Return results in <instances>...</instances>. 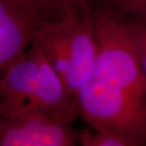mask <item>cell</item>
Listing matches in <instances>:
<instances>
[{"instance_id": "cell-1", "label": "cell", "mask_w": 146, "mask_h": 146, "mask_svg": "<svg viewBox=\"0 0 146 146\" xmlns=\"http://www.w3.org/2000/svg\"><path fill=\"white\" fill-rule=\"evenodd\" d=\"M98 54L76 96L78 116L92 129L124 136L134 146L146 143V76L124 22L91 2Z\"/></svg>"}, {"instance_id": "cell-2", "label": "cell", "mask_w": 146, "mask_h": 146, "mask_svg": "<svg viewBox=\"0 0 146 146\" xmlns=\"http://www.w3.org/2000/svg\"><path fill=\"white\" fill-rule=\"evenodd\" d=\"M32 42L42 53L76 98L89 76L98 54L94 7L90 0L38 18Z\"/></svg>"}, {"instance_id": "cell-3", "label": "cell", "mask_w": 146, "mask_h": 146, "mask_svg": "<svg viewBox=\"0 0 146 146\" xmlns=\"http://www.w3.org/2000/svg\"><path fill=\"white\" fill-rule=\"evenodd\" d=\"M72 120L39 110L0 117V146H72L78 134Z\"/></svg>"}, {"instance_id": "cell-4", "label": "cell", "mask_w": 146, "mask_h": 146, "mask_svg": "<svg viewBox=\"0 0 146 146\" xmlns=\"http://www.w3.org/2000/svg\"><path fill=\"white\" fill-rule=\"evenodd\" d=\"M36 20L14 0H0V76L29 46Z\"/></svg>"}, {"instance_id": "cell-5", "label": "cell", "mask_w": 146, "mask_h": 146, "mask_svg": "<svg viewBox=\"0 0 146 146\" xmlns=\"http://www.w3.org/2000/svg\"><path fill=\"white\" fill-rule=\"evenodd\" d=\"M121 21L146 20V0H91Z\"/></svg>"}, {"instance_id": "cell-6", "label": "cell", "mask_w": 146, "mask_h": 146, "mask_svg": "<svg viewBox=\"0 0 146 146\" xmlns=\"http://www.w3.org/2000/svg\"><path fill=\"white\" fill-rule=\"evenodd\" d=\"M78 143L82 146H134L128 139L116 132L89 127L79 133Z\"/></svg>"}, {"instance_id": "cell-7", "label": "cell", "mask_w": 146, "mask_h": 146, "mask_svg": "<svg viewBox=\"0 0 146 146\" xmlns=\"http://www.w3.org/2000/svg\"><path fill=\"white\" fill-rule=\"evenodd\" d=\"M17 4L31 11L36 18L54 14L71 7L81 3L84 0H14Z\"/></svg>"}, {"instance_id": "cell-8", "label": "cell", "mask_w": 146, "mask_h": 146, "mask_svg": "<svg viewBox=\"0 0 146 146\" xmlns=\"http://www.w3.org/2000/svg\"><path fill=\"white\" fill-rule=\"evenodd\" d=\"M124 24L129 32L140 66L146 76V20L125 21Z\"/></svg>"}, {"instance_id": "cell-9", "label": "cell", "mask_w": 146, "mask_h": 146, "mask_svg": "<svg viewBox=\"0 0 146 146\" xmlns=\"http://www.w3.org/2000/svg\"><path fill=\"white\" fill-rule=\"evenodd\" d=\"M145 145H146V143H145Z\"/></svg>"}]
</instances>
